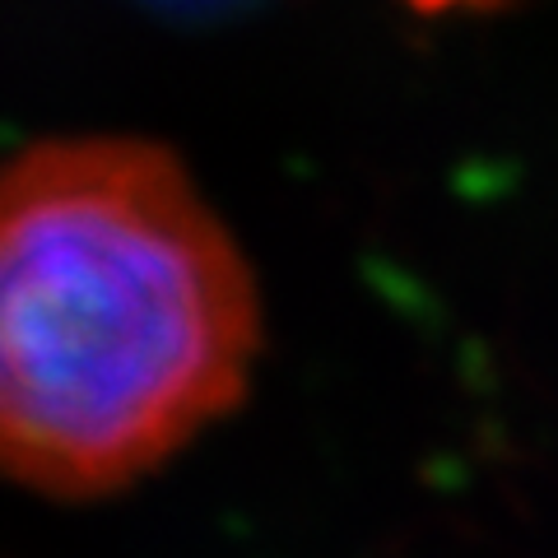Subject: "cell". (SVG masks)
I'll return each instance as SVG.
<instances>
[{
	"instance_id": "6da1fadb",
	"label": "cell",
	"mask_w": 558,
	"mask_h": 558,
	"mask_svg": "<svg viewBox=\"0 0 558 558\" xmlns=\"http://www.w3.org/2000/svg\"><path fill=\"white\" fill-rule=\"evenodd\" d=\"M266 312L172 149L65 135L0 163V480L126 494L252 391Z\"/></svg>"
},
{
	"instance_id": "7a4b0ae2",
	"label": "cell",
	"mask_w": 558,
	"mask_h": 558,
	"mask_svg": "<svg viewBox=\"0 0 558 558\" xmlns=\"http://www.w3.org/2000/svg\"><path fill=\"white\" fill-rule=\"evenodd\" d=\"M414 14H461V10H498L502 0H405Z\"/></svg>"
}]
</instances>
